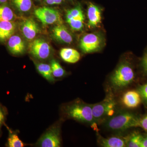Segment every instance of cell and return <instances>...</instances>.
<instances>
[{
	"label": "cell",
	"instance_id": "cell-1",
	"mask_svg": "<svg viewBox=\"0 0 147 147\" xmlns=\"http://www.w3.org/2000/svg\"><path fill=\"white\" fill-rule=\"evenodd\" d=\"M62 115L64 117L92 125L96 123L93 115L92 105L77 99L62 106Z\"/></svg>",
	"mask_w": 147,
	"mask_h": 147
},
{
	"label": "cell",
	"instance_id": "cell-2",
	"mask_svg": "<svg viewBox=\"0 0 147 147\" xmlns=\"http://www.w3.org/2000/svg\"><path fill=\"white\" fill-rule=\"evenodd\" d=\"M135 75L130 64L123 61L120 64L110 79V82L113 88L121 89L125 88L134 81Z\"/></svg>",
	"mask_w": 147,
	"mask_h": 147
},
{
	"label": "cell",
	"instance_id": "cell-3",
	"mask_svg": "<svg viewBox=\"0 0 147 147\" xmlns=\"http://www.w3.org/2000/svg\"><path fill=\"white\" fill-rule=\"evenodd\" d=\"M139 120L132 113L122 112L110 117L105 126L113 131H124L131 127H139Z\"/></svg>",
	"mask_w": 147,
	"mask_h": 147
},
{
	"label": "cell",
	"instance_id": "cell-4",
	"mask_svg": "<svg viewBox=\"0 0 147 147\" xmlns=\"http://www.w3.org/2000/svg\"><path fill=\"white\" fill-rule=\"evenodd\" d=\"M60 121L50 126L34 144L35 146L59 147L61 145Z\"/></svg>",
	"mask_w": 147,
	"mask_h": 147
},
{
	"label": "cell",
	"instance_id": "cell-5",
	"mask_svg": "<svg viewBox=\"0 0 147 147\" xmlns=\"http://www.w3.org/2000/svg\"><path fill=\"white\" fill-rule=\"evenodd\" d=\"M91 105L96 123L108 116H113L116 108V102L111 98H107L102 102Z\"/></svg>",
	"mask_w": 147,
	"mask_h": 147
},
{
	"label": "cell",
	"instance_id": "cell-6",
	"mask_svg": "<svg viewBox=\"0 0 147 147\" xmlns=\"http://www.w3.org/2000/svg\"><path fill=\"white\" fill-rule=\"evenodd\" d=\"M103 41L102 36L99 34H88L84 35L80 40V48L86 54L94 53L100 50Z\"/></svg>",
	"mask_w": 147,
	"mask_h": 147
},
{
	"label": "cell",
	"instance_id": "cell-7",
	"mask_svg": "<svg viewBox=\"0 0 147 147\" xmlns=\"http://www.w3.org/2000/svg\"><path fill=\"white\" fill-rule=\"evenodd\" d=\"M34 15L43 25H52L59 23L61 21L60 14L56 9L43 7L36 9L34 11Z\"/></svg>",
	"mask_w": 147,
	"mask_h": 147
},
{
	"label": "cell",
	"instance_id": "cell-8",
	"mask_svg": "<svg viewBox=\"0 0 147 147\" xmlns=\"http://www.w3.org/2000/svg\"><path fill=\"white\" fill-rule=\"evenodd\" d=\"M29 48L30 53L38 59H47L51 55V48L50 44L42 39L34 40L31 42Z\"/></svg>",
	"mask_w": 147,
	"mask_h": 147
},
{
	"label": "cell",
	"instance_id": "cell-9",
	"mask_svg": "<svg viewBox=\"0 0 147 147\" xmlns=\"http://www.w3.org/2000/svg\"><path fill=\"white\" fill-rule=\"evenodd\" d=\"M84 12L80 5L67 11L66 14V20L71 29L75 31L81 30L84 28Z\"/></svg>",
	"mask_w": 147,
	"mask_h": 147
},
{
	"label": "cell",
	"instance_id": "cell-10",
	"mask_svg": "<svg viewBox=\"0 0 147 147\" xmlns=\"http://www.w3.org/2000/svg\"><path fill=\"white\" fill-rule=\"evenodd\" d=\"M21 31L24 37L28 40H32L40 32L38 24L31 18L24 20L21 26Z\"/></svg>",
	"mask_w": 147,
	"mask_h": 147
},
{
	"label": "cell",
	"instance_id": "cell-11",
	"mask_svg": "<svg viewBox=\"0 0 147 147\" xmlns=\"http://www.w3.org/2000/svg\"><path fill=\"white\" fill-rule=\"evenodd\" d=\"M52 36L59 42L70 44L73 40V36L65 26L59 24L52 30Z\"/></svg>",
	"mask_w": 147,
	"mask_h": 147
},
{
	"label": "cell",
	"instance_id": "cell-12",
	"mask_svg": "<svg viewBox=\"0 0 147 147\" xmlns=\"http://www.w3.org/2000/svg\"><path fill=\"white\" fill-rule=\"evenodd\" d=\"M87 16L89 28H95L101 23V10L97 6L92 3H90L88 6Z\"/></svg>",
	"mask_w": 147,
	"mask_h": 147
},
{
	"label": "cell",
	"instance_id": "cell-13",
	"mask_svg": "<svg viewBox=\"0 0 147 147\" xmlns=\"http://www.w3.org/2000/svg\"><path fill=\"white\" fill-rule=\"evenodd\" d=\"M9 50L13 55L23 54L26 49V44L21 37L12 35L9 38L7 42Z\"/></svg>",
	"mask_w": 147,
	"mask_h": 147
},
{
	"label": "cell",
	"instance_id": "cell-14",
	"mask_svg": "<svg viewBox=\"0 0 147 147\" xmlns=\"http://www.w3.org/2000/svg\"><path fill=\"white\" fill-rule=\"evenodd\" d=\"M122 101L125 106L129 108L138 107L141 102V96L139 92L134 90L126 92L123 96Z\"/></svg>",
	"mask_w": 147,
	"mask_h": 147
},
{
	"label": "cell",
	"instance_id": "cell-15",
	"mask_svg": "<svg viewBox=\"0 0 147 147\" xmlns=\"http://www.w3.org/2000/svg\"><path fill=\"white\" fill-rule=\"evenodd\" d=\"M16 24L12 21L0 22V40L4 41L9 39L15 32Z\"/></svg>",
	"mask_w": 147,
	"mask_h": 147
},
{
	"label": "cell",
	"instance_id": "cell-16",
	"mask_svg": "<svg viewBox=\"0 0 147 147\" xmlns=\"http://www.w3.org/2000/svg\"><path fill=\"white\" fill-rule=\"evenodd\" d=\"M127 138L120 137H113L108 138L101 137L99 140L100 145L104 147H126Z\"/></svg>",
	"mask_w": 147,
	"mask_h": 147
},
{
	"label": "cell",
	"instance_id": "cell-17",
	"mask_svg": "<svg viewBox=\"0 0 147 147\" xmlns=\"http://www.w3.org/2000/svg\"><path fill=\"white\" fill-rule=\"evenodd\" d=\"M61 59L66 62L75 63L80 60V53L75 49L70 48H62L60 52Z\"/></svg>",
	"mask_w": 147,
	"mask_h": 147
},
{
	"label": "cell",
	"instance_id": "cell-18",
	"mask_svg": "<svg viewBox=\"0 0 147 147\" xmlns=\"http://www.w3.org/2000/svg\"><path fill=\"white\" fill-rule=\"evenodd\" d=\"M8 131V137L6 146L8 147H23L26 144L20 139L16 131H13L7 125H5Z\"/></svg>",
	"mask_w": 147,
	"mask_h": 147
},
{
	"label": "cell",
	"instance_id": "cell-19",
	"mask_svg": "<svg viewBox=\"0 0 147 147\" xmlns=\"http://www.w3.org/2000/svg\"><path fill=\"white\" fill-rule=\"evenodd\" d=\"M37 70L47 81L51 83L55 82L51 66L47 64L38 63H36Z\"/></svg>",
	"mask_w": 147,
	"mask_h": 147
},
{
	"label": "cell",
	"instance_id": "cell-20",
	"mask_svg": "<svg viewBox=\"0 0 147 147\" xmlns=\"http://www.w3.org/2000/svg\"><path fill=\"white\" fill-rule=\"evenodd\" d=\"M14 18L13 11L6 4L0 5V22L12 21Z\"/></svg>",
	"mask_w": 147,
	"mask_h": 147
},
{
	"label": "cell",
	"instance_id": "cell-21",
	"mask_svg": "<svg viewBox=\"0 0 147 147\" xmlns=\"http://www.w3.org/2000/svg\"><path fill=\"white\" fill-rule=\"evenodd\" d=\"M11 3L19 11L27 12L31 8V0H11Z\"/></svg>",
	"mask_w": 147,
	"mask_h": 147
},
{
	"label": "cell",
	"instance_id": "cell-22",
	"mask_svg": "<svg viewBox=\"0 0 147 147\" xmlns=\"http://www.w3.org/2000/svg\"><path fill=\"white\" fill-rule=\"evenodd\" d=\"M143 136L137 132H134L127 139L126 147H141Z\"/></svg>",
	"mask_w": 147,
	"mask_h": 147
},
{
	"label": "cell",
	"instance_id": "cell-23",
	"mask_svg": "<svg viewBox=\"0 0 147 147\" xmlns=\"http://www.w3.org/2000/svg\"><path fill=\"white\" fill-rule=\"evenodd\" d=\"M50 66L54 77L61 78L65 75V71L59 62L55 59L52 60Z\"/></svg>",
	"mask_w": 147,
	"mask_h": 147
},
{
	"label": "cell",
	"instance_id": "cell-24",
	"mask_svg": "<svg viewBox=\"0 0 147 147\" xmlns=\"http://www.w3.org/2000/svg\"><path fill=\"white\" fill-rule=\"evenodd\" d=\"M8 114L7 108L0 102V138L2 135V127L3 125H5V121Z\"/></svg>",
	"mask_w": 147,
	"mask_h": 147
},
{
	"label": "cell",
	"instance_id": "cell-25",
	"mask_svg": "<svg viewBox=\"0 0 147 147\" xmlns=\"http://www.w3.org/2000/svg\"><path fill=\"white\" fill-rule=\"evenodd\" d=\"M139 92L143 100L147 103V83L139 88Z\"/></svg>",
	"mask_w": 147,
	"mask_h": 147
},
{
	"label": "cell",
	"instance_id": "cell-26",
	"mask_svg": "<svg viewBox=\"0 0 147 147\" xmlns=\"http://www.w3.org/2000/svg\"><path fill=\"white\" fill-rule=\"evenodd\" d=\"M139 127H142L145 131H147V115L143 118L139 119Z\"/></svg>",
	"mask_w": 147,
	"mask_h": 147
},
{
	"label": "cell",
	"instance_id": "cell-27",
	"mask_svg": "<svg viewBox=\"0 0 147 147\" xmlns=\"http://www.w3.org/2000/svg\"><path fill=\"white\" fill-rule=\"evenodd\" d=\"M142 65L143 71L147 74V50L145 53L142 59Z\"/></svg>",
	"mask_w": 147,
	"mask_h": 147
},
{
	"label": "cell",
	"instance_id": "cell-28",
	"mask_svg": "<svg viewBox=\"0 0 147 147\" xmlns=\"http://www.w3.org/2000/svg\"><path fill=\"white\" fill-rule=\"evenodd\" d=\"M141 147H147V134L143 137Z\"/></svg>",
	"mask_w": 147,
	"mask_h": 147
},
{
	"label": "cell",
	"instance_id": "cell-29",
	"mask_svg": "<svg viewBox=\"0 0 147 147\" xmlns=\"http://www.w3.org/2000/svg\"><path fill=\"white\" fill-rule=\"evenodd\" d=\"M45 1L47 3V4L50 5H55V3L53 1V0H45Z\"/></svg>",
	"mask_w": 147,
	"mask_h": 147
},
{
	"label": "cell",
	"instance_id": "cell-30",
	"mask_svg": "<svg viewBox=\"0 0 147 147\" xmlns=\"http://www.w3.org/2000/svg\"><path fill=\"white\" fill-rule=\"evenodd\" d=\"M53 1L56 5L60 4L62 2V0H53Z\"/></svg>",
	"mask_w": 147,
	"mask_h": 147
},
{
	"label": "cell",
	"instance_id": "cell-31",
	"mask_svg": "<svg viewBox=\"0 0 147 147\" xmlns=\"http://www.w3.org/2000/svg\"><path fill=\"white\" fill-rule=\"evenodd\" d=\"M8 0H0V5L5 4Z\"/></svg>",
	"mask_w": 147,
	"mask_h": 147
},
{
	"label": "cell",
	"instance_id": "cell-32",
	"mask_svg": "<svg viewBox=\"0 0 147 147\" xmlns=\"http://www.w3.org/2000/svg\"><path fill=\"white\" fill-rule=\"evenodd\" d=\"M38 1H40V0H38Z\"/></svg>",
	"mask_w": 147,
	"mask_h": 147
}]
</instances>
